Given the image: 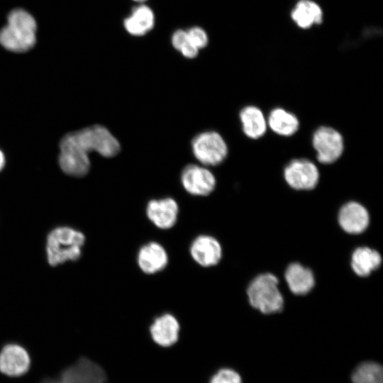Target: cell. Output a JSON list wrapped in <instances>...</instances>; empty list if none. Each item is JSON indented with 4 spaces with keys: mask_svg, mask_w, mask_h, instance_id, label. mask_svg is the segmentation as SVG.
<instances>
[{
    "mask_svg": "<svg viewBox=\"0 0 383 383\" xmlns=\"http://www.w3.org/2000/svg\"><path fill=\"white\" fill-rule=\"evenodd\" d=\"M121 150L118 140L104 126H91L66 134L60 143L59 164L67 174L86 175L90 167L89 153L95 151L105 157L116 155Z\"/></svg>",
    "mask_w": 383,
    "mask_h": 383,
    "instance_id": "1",
    "label": "cell"
},
{
    "mask_svg": "<svg viewBox=\"0 0 383 383\" xmlns=\"http://www.w3.org/2000/svg\"><path fill=\"white\" fill-rule=\"evenodd\" d=\"M36 22L31 14L21 9H14L0 30V44L9 51L26 52L36 42Z\"/></svg>",
    "mask_w": 383,
    "mask_h": 383,
    "instance_id": "2",
    "label": "cell"
},
{
    "mask_svg": "<svg viewBox=\"0 0 383 383\" xmlns=\"http://www.w3.org/2000/svg\"><path fill=\"white\" fill-rule=\"evenodd\" d=\"M85 236L82 232L69 227L53 228L46 239V255L50 265L55 267L67 261H77L82 256Z\"/></svg>",
    "mask_w": 383,
    "mask_h": 383,
    "instance_id": "3",
    "label": "cell"
},
{
    "mask_svg": "<svg viewBox=\"0 0 383 383\" xmlns=\"http://www.w3.org/2000/svg\"><path fill=\"white\" fill-rule=\"evenodd\" d=\"M278 284L277 278L271 273L256 277L247 290L251 306L266 314L282 311L284 300Z\"/></svg>",
    "mask_w": 383,
    "mask_h": 383,
    "instance_id": "4",
    "label": "cell"
},
{
    "mask_svg": "<svg viewBox=\"0 0 383 383\" xmlns=\"http://www.w3.org/2000/svg\"><path fill=\"white\" fill-rule=\"evenodd\" d=\"M192 149L196 159L205 166L219 165L228 154L225 140L215 131H206L195 136Z\"/></svg>",
    "mask_w": 383,
    "mask_h": 383,
    "instance_id": "5",
    "label": "cell"
},
{
    "mask_svg": "<svg viewBox=\"0 0 383 383\" xmlns=\"http://www.w3.org/2000/svg\"><path fill=\"white\" fill-rule=\"evenodd\" d=\"M106 374L103 367L88 357H82L63 370L55 379H47L42 383H106Z\"/></svg>",
    "mask_w": 383,
    "mask_h": 383,
    "instance_id": "6",
    "label": "cell"
},
{
    "mask_svg": "<svg viewBox=\"0 0 383 383\" xmlns=\"http://www.w3.org/2000/svg\"><path fill=\"white\" fill-rule=\"evenodd\" d=\"M318 160L323 164H331L342 155L344 145L340 133L330 127L318 128L312 139Z\"/></svg>",
    "mask_w": 383,
    "mask_h": 383,
    "instance_id": "7",
    "label": "cell"
},
{
    "mask_svg": "<svg viewBox=\"0 0 383 383\" xmlns=\"http://www.w3.org/2000/svg\"><path fill=\"white\" fill-rule=\"evenodd\" d=\"M148 331L150 340L155 345L160 348H168L179 341L182 327L179 320L173 314L165 313L154 318Z\"/></svg>",
    "mask_w": 383,
    "mask_h": 383,
    "instance_id": "8",
    "label": "cell"
},
{
    "mask_svg": "<svg viewBox=\"0 0 383 383\" xmlns=\"http://www.w3.org/2000/svg\"><path fill=\"white\" fill-rule=\"evenodd\" d=\"M284 177L287 183L297 190H310L313 189L319 179L316 166L306 159H297L291 161L284 170Z\"/></svg>",
    "mask_w": 383,
    "mask_h": 383,
    "instance_id": "9",
    "label": "cell"
},
{
    "mask_svg": "<svg viewBox=\"0 0 383 383\" xmlns=\"http://www.w3.org/2000/svg\"><path fill=\"white\" fill-rule=\"evenodd\" d=\"M184 189L194 196H207L214 189L216 179L207 168L198 165H189L181 174Z\"/></svg>",
    "mask_w": 383,
    "mask_h": 383,
    "instance_id": "10",
    "label": "cell"
},
{
    "mask_svg": "<svg viewBox=\"0 0 383 383\" xmlns=\"http://www.w3.org/2000/svg\"><path fill=\"white\" fill-rule=\"evenodd\" d=\"M146 215L155 226L167 230L177 221L179 206L177 201L170 197L152 199L147 204Z\"/></svg>",
    "mask_w": 383,
    "mask_h": 383,
    "instance_id": "11",
    "label": "cell"
},
{
    "mask_svg": "<svg viewBox=\"0 0 383 383\" xmlns=\"http://www.w3.org/2000/svg\"><path fill=\"white\" fill-rule=\"evenodd\" d=\"M30 358L20 345L9 343L0 352V372L9 377H19L30 368Z\"/></svg>",
    "mask_w": 383,
    "mask_h": 383,
    "instance_id": "12",
    "label": "cell"
},
{
    "mask_svg": "<svg viewBox=\"0 0 383 383\" xmlns=\"http://www.w3.org/2000/svg\"><path fill=\"white\" fill-rule=\"evenodd\" d=\"M189 251L192 259L204 267L216 265L222 257V248L218 240L206 234L199 235L192 240Z\"/></svg>",
    "mask_w": 383,
    "mask_h": 383,
    "instance_id": "13",
    "label": "cell"
},
{
    "mask_svg": "<svg viewBox=\"0 0 383 383\" xmlns=\"http://www.w3.org/2000/svg\"><path fill=\"white\" fill-rule=\"evenodd\" d=\"M169 257L167 250L160 243L150 241L139 249L137 263L140 270L148 274H156L167 265Z\"/></svg>",
    "mask_w": 383,
    "mask_h": 383,
    "instance_id": "14",
    "label": "cell"
},
{
    "mask_svg": "<svg viewBox=\"0 0 383 383\" xmlns=\"http://www.w3.org/2000/svg\"><path fill=\"white\" fill-rule=\"evenodd\" d=\"M340 227L347 233L357 234L368 226L370 217L367 209L360 204L351 201L340 209L338 214Z\"/></svg>",
    "mask_w": 383,
    "mask_h": 383,
    "instance_id": "15",
    "label": "cell"
},
{
    "mask_svg": "<svg viewBox=\"0 0 383 383\" xmlns=\"http://www.w3.org/2000/svg\"><path fill=\"white\" fill-rule=\"evenodd\" d=\"M285 279L291 292L296 295L307 294L315 284L311 270L299 263L289 265L285 272Z\"/></svg>",
    "mask_w": 383,
    "mask_h": 383,
    "instance_id": "16",
    "label": "cell"
},
{
    "mask_svg": "<svg viewBox=\"0 0 383 383\" xmlns=\"http://www.w3.org/2000/svg\"><path fill=\"white\" fill-rule=\"evenodd\" d=\"M382 257L375 250L367 247L357 248L352 255L351 266L360 277H367L381 265Z\"/></svg>",
    "mask_w": 383,
    "mask_h": 383,
    "instance_id": "17",
    "label": "cell"
},
{
    "mask_svg": "<svg viewBox=\"0 0 383 383\" xmlns=\"http://www.w3.org/2000/svg\"><path fill=\"white\" fill-rule=\"evenodd\" d=\"M240 118L245 134L252 139L262 137L267 129V122L261 110L253 106L243 108Z\"/></svg>",
    "mask_w": 383,
    "mask_h": 383,
    "instance_id": "18",
    "label": "cell"
},
{
    "mask_svg": "<svg viewBox=\"0 0 383 383\" xmlns=\"http://www.w3.org/2000/svg\"><path fill=\"white\" fill-rule=\"evenodd\" d=\"M292 18L300 28H308L313 24L321 23L323 13L320 6L315 2L301 0L293 9Z\"/></svg>",
    "mask_w": 383,
    "mask_h": 383,
    "instance_id": "19",
    "label": "cell"
},
{
    "mask_svg": "<svg viewBox=\"0 0 383 383\" xmlns=\"http://www.w3.org/2000/svg\"><path fill=\"white\" fill-rule=\"evenodd\" d=\"M268 125L277 134L290 136L297 131L299 123L295 115L282 108H276L269 115Z\"/></svg>",
    "mask_w": 383,
    "mask_h": 383,
    "instance_id": "20",
    "label": "cell"
},
{
    "mask_svg": "<svg viewBox=\"0 0 383 383\" xmlns=\"http://www.w3.org/2000/svg\"><path fill=\"white\" fill-rule=\"evenodd\" d=\"M353 383H383L382 366L374 362L359 365L352 374Z\"/></svg>",
    "mask_w": 383,
    "mask_h": 383,
    "instance_id": "21",
    "label": "cell"
},
{
    "mask_svg": "<svg viewBox=\"0 0 383 383\" xmlns=\"http://www.w3.org/2000/svg\"><path fill=\"white\" fill-rule=\"evenodd\" d=\"M129 18L142 35L153 27L154 15L147 6L141 5L135 8Z\"/></svg>",
    "mask_w": 383,
    "mask_h": 383,
    "instance_id": "22",
    "label": "cell"
},
{
    "mask_svg": "<svg viewBox=\"0 0 383 383\" xmlns=\"http://www.w3.org/2000/svg\"><path fill=\"white\" fill-rule=\"evenodd\" d=\"M240 373L230 367L218 368L210 377L209 383H242Z\"/></svg>",
    "mask_w": 383,
    "mask_h": 383,
    "instance_id": "23",
    "label": "cell"
},
{
    "mask_svg": "<svg viewBox=\"0 0 383 383\" xmlns=\"http://www.w3.org/2000/svg\"><path fill=\"white\" fill-rule=\"evenodd\" d=\"M188 39L199 49L206 47L208 44V36L201 28L194 27L187 32Z\"/></svg>",
    "mask_w": 383,
    "mask_h": 383,
    "instance_id": "24",
    "label": "cell"
},
{
    "mask_svg": "<svg viewBox=\"0 0 383 383\" xmlns=\"http://www.w3.org/2000/svg\"><path fill=\"white\" fill-rule=\"evenodd\" d=\"M199 50V49L188 39L179 51H180L186 57L194 58L197 56Z\"/></svg>",
    "mask_w": 383,
    "mask_h": 383,
    "instance_id": "25",
    "label": "cell"
},
{
    "mask_svg": "<svg viewBox=\"0 0 383 383\" xmlns=\"http://www.w3.org/2000/svg\"><path fill=\"white\" fill-rule=\"evenodd\" d=\"M187 40V32L183 30H177L174 33L172 38V45L176 50H179Z\"/></svg>",
    "mask_w": 383,
    "mask_h": 383,
    "instance_id": "26",
    "label": "cell"
},
{
    "mask_svg": "<svg viewBox=\"0 0 383 383\" xmlns=\"http://www.w3.org/2000/svg\"><path fill=\"white\" fill-rule=\"evenodd\" d=\"M5 165V157L2 151L0 150V171L4 168Z\"/></svg>",
    "mask_w": 383,
    "mask_h": 383,
    "instance_id": "27",
    "label": "cell"
},
{
    "mask_svg": "<svg viewBox=\"0 0 383 383\" xmlns=\"http://www.w3.org/2000/svg\"><path fill=\"white\" fill-rule=\"evenodd\" d=\"M135 1H145V0H135Z\"/></svg>",
    "mask_w": 383,
    "mask_h": 383,
    "instance_id": "28",
    "label": "cell"
}]
</instances>
